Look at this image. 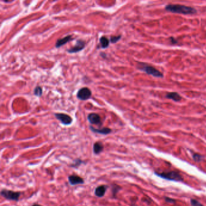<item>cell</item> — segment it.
<instances>
[{"label": "cell", "instance_id": "cell-1", "mask_svg": "<svg viewBox=\"0 0 206 206\" xmlns=\"http://www.w3.org/2000/svg\"><path fill=\"white\" fill-rule=\"evenodd\" d=\"M165 9L172 13L184 15H192L197 13V10L195 8L180 4H168L165 7Z\"/></svg>", "mask_w": 206, "mask_h": 206}, {"label": "cell", "instance_id": "cell-2", "mask_svg": "<svg viewBox=\"0 0 206 206\" xmlns=\"http://www.w3.org/2000/svg\"><path fill=\"white\" fill-rule=\"evenodd\" d=\"M137 68L146 72V74L149 75H151L155 78H163V74L160 72L159 70L156 69L155 67L151 66L149 65L144 64V63H139Z\"/></svg>", "mask_w": 206, "mask_h": 206}, {"label": "cell", "instance_id": "cell-3", "mask_svg": "<svg viewBox=\"0 0 206 206\" xmlns=\"http://www.w3.org/2000/svg\"><path fill=\"white\" fill-rule=\"evenodd\" d=\"M155 174L162 178L165 179L175 181H181L183 180V177L181 176L179 173L175 171H171L167 172H162V173H155Z\"/></svg>", "mask_w": 206, "mask_h": 206}, {"label": "cell", "instance_id": "cell-4", "mask_svg": "<svg viewBox=\"0 0 206 206\" xmlns=\"http://www.w3.org/2000/svg\"><path fill=\"white\" fill-rule=\"evenodd\" d=\"M20 195L21 193L19 192H15L6 189H3L1 191V195L7 200L9 201L18 202L20 197Z\"/></svg>", "mask_w": 206, "mask_h": 206}, {"label": "cell", "instance_id": "cell-5", "mask_svg": "<svg viewBox=\"0 0 206 206\" xmlns=\"http://www.w3.org/2000/svg\"><path fill=\"white\" fill-rule=\"evenodd\" d=\"M91 95V90L87 87L80 88L77 94V98L80 100H87L90 98Z\"/></svg>", "mask_w": 206, "mask_h": 206}, {"label": "cell", "instance_id": "cell-6", "mask_svg": "<svg viewBox=\"0 0 206 206\" xmlns=\"http://www.w3.org/2000/svg\"><path fill=\"white\" fill-rule=\"evenodd\" d=\"M55 116L64 125H70L72 122V118L67 114L63 113H56L55 114Z\"/></svg>", "mask_w": 206, "mask_h": 206}, {"label": "cell", "instance_id": "cell-7", "mask_svg": "<svg viewBox=\"0 0 206 206\" xmlns=\"http://www.w3.org/2000/svg\"><path fill=\"white\" fill-rule=\"evenodd\" d=\"M68 179L70 185L72 186L78 184H83L85 183L84 179L83 178L76 175H69L68 177Z\"/></svg>", "mask_w": 206, "mask_h": 206}, {"label": "cell", "instance_id": "cell-8", "mask_svg": "<svg viewBox=\"0 0 206 206\" xmlns=\"http://www.w3.org/2000/svg\"><path fill=\"white\" fill-rule=\"evenodd\" d=\"M85 47V42L82 39L77 41L76 45L67 50L69 53H75L82 50Z\"/></svg>", "mask_w": 206, "mask_h": 206}, {"label": "cell", "instance_id": "cell-9", "mask_svg": "<svg viewBox=\"0 0 206 206\" xmlns=\"http://www.w3.org/2000/svg\"><path fill=\"white\" fill-rule=\"evenodd\" d=\"M88 120L92 125L101 124V118L100 116L96 113H91L88 116Z\"/></svg>", "mask_w": 206, "mask_h": 206}, {"label": "cell", "instance_id": "cell-10", "mask_svg": "<svg viewBox=\"0 0 206 206\" xmlns=\"http://www.w3.org/2000/svg\"><path fill=\"white\" fill-rule=\"evenodd\" d=\"M108 188L107 186L100 185L95 189L94 195L98 198H102L105 195L106 189Z\"/></svg>", "mask_w": 206, "mask_h": 206}, {"label": "cell", "instance_id": "cell-11", "mask_svg": "<svg viewBox=\"0 0 206 206\" xmlns=\"http://www.w3.org/2000/svg\"><path fill=\"white\" fill-rule=\"evenodd\" d=\"M90 128L92 132L94 133H98V134H102V135H108L112 132V130L109 128H103L101 129H97L94 128L92 126H90Z\"/></svg>", "mask_w": 206, "mask_h": 206}, {"label": "cell", "instance_id": "cell-12", "mask_svg": "<svg viewBox=\"0 0 206 206\" xmlns=\"http://www.w3.org/2000/svg\"><path fill=\"white\" fill-rule=\"evenodd\" d=\"M72 39V36L71 35H68L65 37H64V38L62 39H59L57 40L56 42V45L55 47L58 48H60V47H62L63 45H64L65 44H67V42H68L69 41H71Z\"/></svg>", "mask_w": 206, "mask_h": 206}, {"label": "cell", "instance_id": "cell-13", "mask_svg": "<svg viewBox=\"0 0 206 206\" xmlns=\"http://www.w3.org/2000/svg\"><path fill=\"white\" fill-rule=\"evenodd\" d=\"M104 149V146L102 142L97 141L93 145V152L95 155H99Z\"/></svg>", "mask_w": 206, "mask_h": 206}, {"label": "cell", "instance_id": "cell-14", "mask_svg": "<svg viewBox=\"0 0 206 206\" xmlns=\"http://www.w3.org/2000/svg\"><path fill=\"white\" fill-rule=\"evenodd\" d=\"M166 98L167 99H172L175 102H179L181 100V96L176 92H171V93H168L166 95Z\"/></svg>", "mask_w": 206, "mask_h": 206}, {"label": "cell", "instance_id": "cell-15", "mask_svg": "<svg viewBox=\"0 0 206 206\" xmlns=\"http://www.w3.org/2000/svg\"><path fill=\"white\" fill-rule=\"evenodd\" d=\"M110 40H109L105 36H102L100 38V44L102 48H106L110 45Z\"/></svg>", "mask_w": 206, "mask_h": 206}, {"label": "cell", "instance_id": "cell-16", "mask_svg": "<svg viewBox=\"0 0 206 206\" xmlns=\"http://www.w3.org/2000/svg\"><path fill=\"white\" fill-rule=\"evenodd\" d=\"M82 163H83V161L80 159H77L76 160H75L72 162V163L70 165L71 167H73V168H78L79 167Z\"/></svg>", "mask_w": 206, "mask_h": 206}, {"label": "cell", "instance_id": "cell-17", "mask_svg": "<svg viewBox=\"0 0 206 206\" xmlns=\"http://www.w3.org/2000/svg\"><path fill=\"white\" fill-rule=\"evenodd\" d=\"M120 189H122V187L117 184H113L112 186V194L113 197H116L117 193L119 192Z\"/></svg>", "mask_w": 206, "mask_h": 206}, {"label": "cell", "instance_id": "cell-18", "mask_svg": "<svg viewBox=\"0 0 206 206\" xmlns=\"http://www.w3.org/2000/svg\"><path fill=\"white\" fill-rule=\"evenodd\" d=\"M33 93H34V94L36 96L41 97L42 95V88L41 87H39V86H37L34 88Z\"/></svg>", "mask_w": 206, "mask_h": 206}, {"label": "cell", "instance_id": "cell-19", "mask_svg": "<svg viewBox=\"0 0 206 206\" xmlns=\"http://www.w3.org/2000/svg\"><path fill=\"white\" fill-rule=\"evenodd\" d=\"M122 38V35H117V36H112L110 38V41L112 44H115L120 39Z\"/></svg>", "mask_w": 206, "mask_h": 206}, {"label": "cell", "instance_id": "cell-20", "mask_svg": "<svg viewBox=\"0 0 206 206\" xmlns=\"http://www.w3.org/2000/svg\"><path fill=\"white\" fill-rule=\"evenodd\" d=\"M202 158V156L199 154H194L193 155V159L195 161H200Z\"/></svg>", "mask_w": 206, "mask_h": 206}, {"label": "cell", "instance_id": "cell-21", "mask_svg": "<svg viewBox=\"0 0 206 206\" xmlns=\"http://www.w3.org/2000/svg\"><path fill=\"white\" fill-rule=\"evenodd\" d=\"M190 203L192 206H203L202 204H201L199 201H198L196 200L192 199L190 201Z\"/></svg>", "mask_w": 206, "mask_h": 206}, {"label": "cell", "instance_id": "cell-22", "mask_svg": "<svg viewBox=\"0 0 206 206\" xmlns=\"http://www.w3.org/2000/svg\"><path fill=\"white\" fill-rule=\"evenodd\" d=\"M165 200L166 202H169V203H171V204H175L176 202V200H174V199H172V198H165Z\"/></svg>", "mask_w": 206, "mask_h": 206}, {"label": "cell", "instance_id": "cell-23", "mask_svg": "<svg viewBox=\"0 0 206 206\" xmlns=\"http://www.w3.org/2000/svg\"><path fill=\"white\" fill-rule=\"evenodd\" d=\"M170 41H171L172 44H177V41L175 39H174V38H171Z\"/></svg>", "mask_w": 206, "mask_h": 206}, {"label": "cell", "instance_id": "cell-24", "mask_svg": "<svg viewBox=\"0 0 206 206\" xmlns=\"http://www.w3.org/2000/svg\"><path fill=\"white\" fill-rule=\"evenodd\" d=\"M32 206H42V205L40 204H34Z\"/></svg>", "mask_w": 206, "mask_h": 206}]
</instances>
